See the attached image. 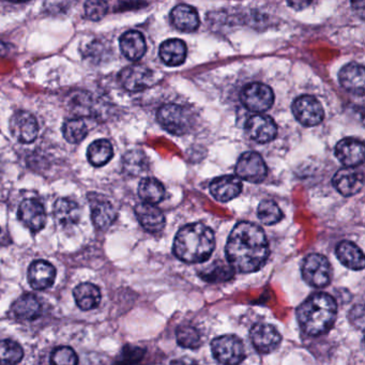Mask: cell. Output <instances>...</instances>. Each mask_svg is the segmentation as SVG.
<instances>
[{"mask_svg":"<svg viewBox=\"0 0 365 365\" xmlns=\"http://www.w3.org/2000/svg\"><path fill=\"white\" fill-rule=\"evenodd\" d=\"M226 257L234 270L252 273L262 269L270 253L264 230L250 222L235 226L226 245Z\"/></svg>","mask_w":365,"mask_h":365,"instance_id":"cell-1","label":"cell"},{"mask_svg":"<svg viewBox=\"0 0 365 365\" xmlns=\"http://www.w3.org/2000/svg\"><path fill=\"white\" fill-rule=\"evenodd\" d=\"M336 315V301L326 292L312 294L297 309L299 324L309 336H319L328 332L334 324Z\"/></svg>","mask_w":365,"mask_h":365,"instance_id":"cell-2","label":"cell"},{"mask_svg":"<svg viewBox=\"0 0 365 365\" xmlns=\"http://www.w3.org/2000/svg\"><path fill=\"white\" fill-rule=\"evenodd\" d=\"M215 247L212 230L202 223L183 226L175 237L174 254L187 264H198L209 259Z\"/></svg>","mask_w":365,"mask_h":365,"instance_id":"cell-3","label":"cell"},{"mask_svg":"<svg viewBox=\"0 0 365 365\" xmlns=\"http://www.w3.org/2000/svg\"><path fill=\"white\" fill-rule=\"evenodd\" d=\"M157 117L162 128L174 135H185L193 125L191 114L178 104H165L160 108Z\"/></svg>","mask_w":365,"mask_h":365,"instance_id":"cell-4","label":"cell"},{"mask_svg":"<svg viewBox=\"0 0 365 365\" xmlns=\"http://www.w3.org/2000/svg\"><path fill=\"white\" fill-rule=\"evenodd\" d=\"M211 351L215 360L224 365H238L245 359L242 341L235 335H222L211 341Z\"/></svg>","mask_w":365,"mask_h":365,"instance_id":"cell-5","label":"cell"},{"mask_svg":"<svg viewBox=\"0 0 365 365\" xmlns=\"http://www.w3.org/2000/svg\"><path fill=\"white\" fill-rule=\"evenodd\" d=\"M302 275L304 281L312 287H326L332 279V268L324 255L309 254L303 262Z\"/></svg>","mask_w":365,"mask_h":365,"instance_id":"cell-6","label":"cell"},{"mask_svg":"<svg viewBox=\"0 0 365 365\" xmlns=\"http://www.w3.org/2000/svg\"><path fill=\"white\" fill-rule=\"evenodd\" d=\"M274 95L272 89L262 83H252L243 88L241 102L254 113H264L272 106Z\"/></svg>","mask_w":365,"mask_h":365,"instance_id":"cell-7","label":"cell"},{"mask_svg":"<svg viewBox=\"0 0 365 365\" xmlns=\"http://www.w3.org/2000/svg\"><path fill=\"white\" fill-rule=\"evenodd\" d=\"M297 120L305 127H315L324 120V113L320 102L313 96H301L292 103Z\"/></svg>","mask_w":365,"mask_h":365,"instance_id":"cell-8","label":"cell"},{"mask_svg":"<svg viewBox=\"0 0 365 365\" xmlns=\"http://www.w3.org/2000/svg\"><path fill=\"white\" fill-rule=\"evenodd\" d=\"M236 174L239 179L252 183H260L266 179L267 166L257 153L249 151L239 158L236 165Z\"/></svg>","mask_w":365,"mask_h":365,"instance_id":"cell-9","label":"cell"},{"mask_svg":"<svg viewBox=\"0 0 365 365\" xmlns=\"http://www.w3.org/2000/svg\"><path fill=\"white\" fill-rule=\"evenodd\" d=\"M119 82L125 91L138 93L153 86L155 82L153 71L144 65L125 68L119 73Z\"/></svg>","mask_w":365,"mask_h":365,"instance_id":"cell-10","label":"cell"},{"mask_svg":"<svg viewBox=\"0 0 365 365\" xmlns=\"http://www.w3.org/2000/svg\"><path fill=\"white\" fill-rule=\"evenodd\" d=\"M250 339L258 352L270 354L279 347L282 335L272 324L259 322L252 327Z\"/></svg>","mask_w":365,"mask_h":365,"instance_id":"cell-11","label":"cell"},{"mask_svg":"<svg viewBox=\"0 0 365 365\" xmlns=\"http://www.w3.org/2000/svg\"><path fill=\"white\" fill-rule=\"evenodd\" d=\"M245 132L254 142L266 144L274 140L277 127L271 117L256 114L250 117L245 123Z\"/></svg>","mask_w":365,"mask_h":365,"instance_id":"cell-12","label":"cell"},{"mask_svg":"<svg viewBox=\"0 0 365 365\" xmlns=\"http://www.w3.org/2000/svg\"><path fill=\"white\" fill-rule=\"evenodd\" d=\"M10 132L14 138L23 144L33 143L37 138L39 127L31 113L20 110L10 120Z\"/></svg>","mask_w":365,"mask_h":365,"instance_id":"cell-13","label":"cell"},{"mask_svg":"<svg viewBox=\"0 0 365 365\" xmlns=\"http://www.w3.org/2000/svg\"><path fill=\"white\" fill-rule=\"evenodd\" d=\"M333 185L344 196H352L360 193L364 185V174L362 170L345 168L339 170L333 177Z\"/></svg>","mask_w":365,"mask_h":365,"instance_id":"cell-14","label":"cell"},{"mask_svg":"<svg viewBox=\"0 0 365 365\" xmlns=\"http://www.w3.org/2000/svg\"><path fill=\"white\" fill-rule=\"evenodd\" d=\"M20 221L31 232H38L46 226V215L43 205L36 200H25L18 211Z\"/></svg>","mask_w":365,"mask_h":365,"instance_id":"cell-15","label":"cell"},{"mask_svg":"<svg viewBox=\"0 0 365 365\" xmlns=\"http://www.w3.org/2000/svg\"><path fill=\"white\" fill-rule=\"evenodd\" d=\"M335 155L346 168L361 165L364 161V145L356 138H344L337 143Z\"/></svg>","mask_w":365,"mask_h":365,"instance_id":"cell-16","label":"cell"},{"mask_svg":"<svg viewBox=\"0 0 365 365\" xmlns=\"http://www.w3.org/2000/svg\"><path fill=\"white\" fill-rule=\"evenodd\" d=\"M56 279V269L46 260H35L29 266V282L36 290H44L50 288Z\"/></svg>","mask_w":365,"mask_h":365,"instance_id":"cell-17","label":"cell"},{"mask_svg":"<svg viewBox=\"0 0 365 365\" xmlns=\"http://www.w3.org/2000/svg\"><path fill=\"white\" fill-rule=\"evenodd\" d=\"M242 182L240 179L232 175L215 178L210 185V193L215 200L227 202L240 195Z\"/></svg>","mask_w":365,"mask_h":365,"instance_id":"cell-18","label":"cell"},{"mask_svg":"<svg viewBox=\"0 0 365 365\" xmlns=\"http://www.w3.org/2000/svg\"><path fill=\"white\" fill-rule=\"evenodd\" d=\"M339 81L341 86L354 93L362 96L364 93V68L359 63H351L344 66L339 73Z\"/></svg>","mask_w":365,"mask_h":365,"instance_id":"cell-19","label":"cell"},{"mask_svg":"<svg viewBox=\"0 0 365 365\" xmlns=\"http://www.w3.org/2000/svg\"><path fill=\"white\" fill-rule=\"evenodd\" d=\"M135 215L140 225L147 232L155 234L161 232L165 226V217L155 205L146 204V202L138 204L135 207Z\"/></svg>","mask_w":365,"mask_h":365,"instance_id":"cell-20","label":"cell"},{"mask_svg":"<svg viewBox=\"0 0 365 365\" xmlns=\"http://www.w3.org/2000/svg\"><path fill=\"white\" fill-rule=\"evenodd\" d=\"M11 313L16 319L22 322H34L42 314V305L39 299L33 294H25L14 301Z\"/></svg>","mask_w":365,"mask_h":365,"instance_id":"cell-21","label":"cell"},{"mask_svg":"<svg viewBox=\"0 0 365 365\" xmlns=\"http://www.w3.org/2000/svg\"><path fill=\"white\" fill-rule=\"evenodd\" d=\"M173 24L183 33H193L200 26V16L195 8L189 5H178L170 14Z\"/></svg>","mask_w":365,"mask_h":365,"instance_id":"cell-22","label":"cell"},{"mask_svg":"<svg viewBox=\"0 0 365 365\" xmlns=\"http://www.w3.org/2000/svg\"><path fill=\"white\" fill-rule=\"evenodd\" d=\"M120 48L123 56L127 57L129 61H140L147 50L144 36L140 31H127L121 36Z\"/></svg>","mask_w":365,"mask_h":365,"instance_id":"cell-23","label":"cell"},{"mask_svg":"<svg viewBox=\"0 0 365 365\" xmlns=\"http://www.w3.org/2000/svg\"><path fill=\"white\" fill-rule=\"evenodd\" d=\"M336 256L339 262L346 267L354 271L364 269V255L358 245L351 241H341L336 247Z\"/></svg>","mask_w":365,"mask_h":365,"instance_id":"cell-24","label":"cell"},{"mask_svg":"<svg viewBox=\"0 0 365 365\" xmlns=\"http://www.w3.org/2000/svg\"><path fill=\"white\" fill-rule=\"evenodd\" d=\"M159 55L166 66L178 67L182 65L187 58V46L182 40H166L160 46Z\"/></svg>","mask_w":365,"mask_h":365,"instance_id":"cell-25","label":"cell"},{"mask_svg":"<svg viewBox=\"0 0 365 365\" xmlns=\"http://www.w3.org/2000/svg\"><path fill=\"white\" fill-rule=\"evenodd\" d=\"M76 304L83 311H91L99 307L101 302V292L98 286L91 283H82L73 290Z\"/></svg>","mask_w":365,"mask_h":365,"instance_id":"cell-26","label":"cell"},{"mask_svg":"<svg viewBox=\"0 0 365 365\" xmlns=\"http://www.w3.org/2000/svg\"><path fill=\"white\" fill-rule=\"evenodd\" d=\"M56 221L63 226H71L78 223L81 217V209L78 202L70 198H61L54 206Z\"/></svg>","mask_w":365,"mask_h":365,"instance_id":"cell-27","label":"cell"},{"mask_svg":"<svg viewBox=\"0 0 365 365\" xmlns=\"http://www.w3.org/2000/svg\"><path fill=\"white\" fill-rule=\"evenodd\" d=\"M116 217V209L108 200H97L91 205V219L98 230L110 227Z\"/></svg>","mask_w":365,"mask_h":365,"instance_id":"cell-28","label":"cell"},{"mask_svg":"<svg viewBox=\"0 0 365 365\" xmlns=\"http://www.w3.org/2000/svg\"><path fill=\"white\" fill-rule=\"evenodd\" d=\"M138 194L146 204H159L165 196V189L160 181L155 178H144L138 185Z\"/></svg>","mask_w":365,"mask_h":365,"instance_id":"cell-29","label":"cell"},{"mask_svg":"<svg viewBox=\"0 0 365 365\" xmlns=\"http://www.w3.org/2000/svg\"><path fill=\"white\" fill-rule=\"evenodd\" d=\"M200 277L209 283H223L234 277L235 270L230 264H225L222 260H217L208 268L204 269L200 273Z\"/></svg>","mask_w":365,"mask_h":365,"instance_id":"cell-30","label":"cell"},{"mask_svg":"<svg viewBox=\"0 0 365 365\" xmlns=\"http://www.w3.org/2000/svg\"><path fill=\"white\" fill-rule=\"evenodd\" d=\"M113 155H114V150H113L112 144L106 140H98L91 143L87 150L88 161L97 168L108 163Z\"/></svg>","mask_w":365,"mask_h":365,"instance_id":"cell-31","label":"cell"},{"mask_svg":"<svg viewBox=\"0 0 365 365\" xmlns=\"http://www.w3.org/2000/svg\"><path fill=\"white\" fill-rule=\"evenodd\" d=\"M24 356L20 344L11 339L0 341V365H18Z\"/></svg>","mask_w":365,"mask_h":365,"instance_id":"cell-32","label":"cell"},{"mask_svg":"<svg viewBox=\"0 0 365 365\" xmlns=\"http://www.w3.org/2000/svg\"><path fill=\"white\" fill-rule=\"evenodd\" d=\"M177 343L187 349H197L202 345L200 331L190 324H181L176 330Z\"/></svg>","mask_w":365,"mask_h":365,"instance_id":"cell-33","label":"cell"},{"mask_svg":"<svg viewBox=\"0 0 365 365\" xmlns=\"http://www.w3.org/2000/svg\"><path fill=\"white\" fill-rule=\"evenodd\" d=\"M63 133L67 142L78 144L86 138L88 128L83 119H69L63 125Z\"/></svg>","mask_w":365,"mask_h":365,"instance_id":"cell-34","label":"cell"},{"mask_svg":"<svg viewBox=\"0 0 365 365\" xmlns=\"http://www.w3.org/2000/svg\"><path fill=\"white\" fill-rule=\"evenodd\" d=\"M123 168L134 176L143 174L148 168L146 155L140 150L130 151L123 158Z\"/></svg>","mask_w":365,"mask_h":365,"instance_id":"cell-35","label":"cell"},{"mask_svg":"<svg viewBox=\"0 0 365 365\" xmlns=\"http://www.w3.org/2000/svg\"><path fill=\"white\" fill-rule=\"evenodd\" d=\"M257 213L258 219L266 225H274V224L279 223L283 217L281 209L273 200H262L258 206Z\"/></svg>","mask_w":365,"mask_h":365,"instance_id":"cell-36","label":"cell"},{"mask_svg":"<svg viewBox=\"0 0 365 365\" xmlns=\"http://www.w3.org/2000/svg\"><path fill=\"white\" fill-rule=\"evenodd\" d=\"M52 365H78V356L74 349L68 346H61L53 350L51 356Z\"/></svg>","mask_w":365,"mask_h":365,"instance_id":"cell-37","label":"cell"},{"mask_svg":"<svg viewBox=\"0 0 365 365\" xmlns=\"http://www.w3.org/2000/svg\"><path fill=\"white\" fill-rule=\"evenodd\" d=\"M108 14V5L103 1H88L85 4V14L91 21H99Z\"/></svg>","mask_w":365,"mask_h":365,"instance_id":"cell-38","label":"cell"},{"mask_svg":"<svg viewBox=\"0 0 365 365\" xmlns=\"http://www.w3.org/2000/svg\"><path fill=\"white\" fill-rule=\"evenodd\" d=\"M170 365H197L194 361L189 360V359H177V360L172 361Z\"/></svg>","mask_w":365,"mask_h":365,"instance_id":"cell-39","label":"cell"},{"mask_svg":"<svg viewBox=\"0 0 365 365\" xmlns=\"http://www.w3.org/2000/svg\"><path fill=\"white\" fill-rule=\"evenodd\" d=\"M8 53H9V46L3 40H0V58L7 56Z\"/></svg>","mask_w":365,"mask_h":365,"instance_id":"cell-40","label":"cell"}]
</instances>
